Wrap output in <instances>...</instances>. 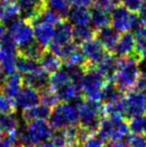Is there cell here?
Masks as SVG:
<instances>
[{
    "label": "cell",
    "instance_id": "836d02e7",
    "mask_svg": "<svg viewBox=\"0 0 146 147\" xmlns=\"http://www.w3.org/2000/svg\"><path fill=\"white\" fill-rule=\"evenodd\" d=\"M40 102L52 109L58 103H60V101H59L56 92L50 86H48L40 91Z\"/></svg>",
    "mask_w": 146,
    "mask_h": 147
},
{
    "label": "cell",
    "instance_id": "44dd1931",
    "mask_svg": "<svg viewBox=\"0 0 146 147\" xmlns=\"http://www.w3.org/2000/svg\"><path fill=\"white\" fill-rule=\"evenodd\" d=\"M39 66L48 74L59 70L62 67V60L48 49H44L38 59Z\"/></svg>",
    "mask_w": 146,
    "mask_h": 147
},
{
    "label": "cell",
    "instance_id": "ba28073f",
    "mask_svg": "<svg viewBox=\"0 0 146 147\" xmlns=\"http://www.w3.org/2000/svg\"><path fill=\"white\" fill-rule=\"evenodd\" d=\"M110 24L119 33L129 32L139 25V18L136 13L116 5L110 12Z\"/></svg>",
    "mask_w": 146,
    "mask_h": 147
},
{
    "label": "cell",
    "instance_id": "9a60e30c",
    "mask_svg": "<svg viewBox=\"0 0 146 147\" xmlns=\"http://www.w3.org/2000/svg\"><path fill=\"white\" fill-rule=\"evenodd\" d=\"M20 17V9L15 0H0V23L8 25Z\"/></svg>",
    "mask_w": 146,
    "mask_h": 147
},
{
    "label": "cell",
    "instance_id": "ee69618b",
    "mask_svg": "<svg viewBox=\"0 0 146 147\" xmlns=\"http://www.w3.org/2000/svg\"><path fill=\"white\" fill-rule=\"evenodd\" d=\"M71 5L77 6H84V7H89L93 4L92 0H69Z\"/></svg>",
    "mask_w": 146,
    "mask_h": 147
},
{
    "label": "cell",
    "instance_id": "603a6c76",
    "mask_svg": "<svg viewBox=\"0 0 146 147\" xmlns=\"http://www.w3.org/2000/svg\"><path fill=\"white\" fill-rule=\"evenodd\" d=\"M51 113V108L44 104H37L28 109H24L22 112V118L25 123L35 120H47L49 119Z\"/></svg>",
    "mask_w": 146,
    "mask_h": 147
},
{
    "label": "cell",
    "instance_id": "f546056e",
    "mask_svg": "<svg viewBox=\"0 0 146 147\" xmlns=\"http://www.w3.org/2000/svg\"><path fill=\"white\" fill-rule=\"evenodd\" d=\"M39 67L40 66H39V62L37 60L31 59L21 54H19L17 61H16V72L20 73L22 76L34 71Z\"/></svg>",
    "mask_w": 146,
    "mask_h": 147
},
{
    "label": "cell",
    "instance_id": "5bb4252c",
    "mask_svg": "<svg viewBox=\"0 0 146 147\" xmlns=\"http://www.w3.org/2000/svg\"><path fill=\"white\" fill-rule=\"evenodd\" d=\"M23 85V77L21 74L15 71L11 74L5 75L4 79L2 80L1 85H0V89L6 96L14 101V98L17 96Z\"/></svg>",
    "mask_w": 146,
    "mask_h": 147
},
{
    "label": "cell",
    "instance_id": "83f0119b",
    "mask_svg": "<svg viewBox=\"0 0 146 147\" xmlns=\"http://www.w3.org/2000/svg\"><path fill=\"white\" fill-rule=\"evenodd\" d=\"M133 37L135 41V53L143 56L146 53V24H139L133 29Z\"/></svg>",
    "mask_w": 146,
    "mask_h": 147
},
{
    "label": "cell",
    "instance_id": "277c9868",
    "mask_svg": "<svg viewBox=\"0 0 146 147\" xmlns=\"http://www.w3.org/2000/svg\"><path fill=\"white\" fill-rule=\"evenodd\" d=\"M108 79L93 65H87L84 69L80 82V90L83 98L89 100H99L101 91Z\"/></svg>",
    "mask_w": 146,
    "mask_h": 147
},
{
    "label": "cell",
    "instance_id": "9c48e42d",
    "mask_svg": "<svg viewBox=\"0 0 146 147\" xmlns=\"http://www.w3.org/2000/svg\"><path fill=\"white\" fill-rule=\"evenodd\" d=\"M19 56V49L11 37L6 33L0 41V65L6 75L16 71V61Z\"/></svg>",
    "mask_w": 146,
    "mask_h": 147
},
{
    "label": "cell",
    "instance_id": "3957f363",
    "mask_svg": "<svg viewBox=\"0 0 146 147\" xmlns=\"http://www.w3.org/2000/svg\"><path fill=\"white\" fill-rule=\"evenodd\" d=\"M76 105L79 115V126L90 133L97 132L103 117V104L101 101L80 98L76 101Z\"/></svg>",
    "mask_w": 146,
    "mask_h": 147
},
{
    "label": "cell",
    "instance_id": "cb8c5ba5",
    "mask_svg": "<svg viewBox=\"0 0 146 147\" xmlns=\"http://www.w3.org/2000/svg\"><path fill=\"white\" fill-rule=\"evenodd\" d=\"M110 24V12L103 8L93 6L90 10V25L95 30L108 26Z\"/></svg>",
    "mask_w": 146,
    "mask_h": 147
},
{
    "label": "cell",
    "instance_id": "7c38bea8",
    "mask_svg": "<svg viewBox=\"0 0 146 147\" xmlns=\"http://www.w3.org/2000/svg\"><path fill=\"white\" fill-rule=\"evenodd\" d=\"M14 103L21 109H28L40 103V92L37 89L24 84L21 90L14 98Z\"/></svg>",
    "mask_w": 146,
    "mask_h": 147
},
{
    "label": "cell",
    "instance_id": "7a4b0ae2",
    "mask_svg": "<svg viewBox=\"0 0 146 147\" xmlns=\"http://www.w3.org/2000/svg\"><path fill=\"white\" fill-rule=\"evenodd\" d=\"M53 132L54 129L47 120L28 122L21 131H18V143L20 147H35L49 141Z\"/></svg>",
    "mask_w": 146,
    "mask_h": 147
},
{
    "label": "cell",
    "instance_id": "30bf717a",
    "mask_svg": "<svg viewBox=\"0 0 146 147\" xmlns=\"http://www.w3.org/2000/svg\"><path fill=\"white\" fill-rule=\"evenodd\" d=\"M129 92L122 99L123 116L129 118L143 114L145 112L144 93L136 90H128Z\"/></svg>",
    "mask_w": 146,
    "mask_h": 147
},
{
    "label": "cell",
    "instance_id": "8992f818",
    "mask_svg": "<svg viewBox=\"0 0 146 147\" xmlns=\"http://www.w3.org/2000/svg\"><path fill=\"white\" fill-rule=\"evenodd\" d=\"M79 121L77 107L67 102H60L51 109L49 123L54 130L77 125Z\"/></svg>",
    "mask_w": 146,
    "mask_h": 147
},
{
    "label": "cell",
    "instance_id": "681fc988",
    "mask_svg": "<svg viewBox=\"0 0 146 147\" xmlns=\"http://www.w3.org/2000/svg\"><path fill=\"white\" fill-rule=\"evenodd\" d=\"M115 1H116V2H117V1H119V0H115Z\"/></svg>",
    "mask_w": 146,
    "mask_h": 147
},
{
    "label": "cell",
    "instance_id": "b9f144b4",
    "mask_svg": "<svg viewBox=\"0 0 146 147\" xmlns=\"http://www.w3.org/2000/svg\"><path fill=\"white\" fill-rule=\"evenodd\" d=\"M106 147H128V145L126 139H120L106 142Z\"/></svg>",
    "mask_w": 146,
    "mask_h": 147
},
{
    "label": "cell",
    "instance_id": "f6af8a7d",
    "mask_svg": "<svg viewBox=\"0 0 146 147\" xmlns=\"http://www.w3.org/2000/svg\"><path fill=\"white\" fill-rule=\"evenodd\" d=\"M6 34V31H5V28H4V25L2 23H0V41L1 39L3 38V36Z\"/></svg>",
    "mask_w": 146,
    "mask_h": 147
},
{
    "label": "cell",
    "instance_id": "7dc6e473",
    "mask_svg": "<svg viewBox=\"0 0 146 147\" xmlns=\"http://www.w3.org/2000/svg\"><path fill=\"white\" fill-rule=\"evenodd\" d=\"M141 65L145 68V71H146V53L143 56H141Z\"/></svg>",
    "mask_w": 146,
    "mask_h": 147
},
{
    "label": "cell",
    "instance_id": "74e56055",
    "mask_svg": "<svg viewBox=\"0 0 146 147\" xmlns=\"http://www.w3.org/2000/svg\"><path fill=\"white\" fill-rule=\"evenodd\" d=\"M143 1L144 0H119L121 6L133 13H137L139 11Z\"/></svg>",
    "mask_w": 146,
    "mask_h": 147
},
{
    "label": "cell",
    "instance_id": "c3c4849f",
    "mask_svg": "<svg viewBox=\"0 0 146 147\" xmlns=\"http://www.w3.org/2000/svg\"><path fill=\"white\" fill-rule=\"evenodd\" d=\"M144 101H145V111H146V92L144 94Z\"/></svg>",
    "mask_w": 146,
    "mask_h": 147
},
{
    "label": "cell",
    "instance_id": "ac0fdd59",
    "mask_svg": "<svg viewBox=\"0 0 146 147\" xmlns=\"http://www.w3.org/2000/svg\"><path fill=\"white\" fill-rule=\"evenodd\" d=\"M96 38L98 39L102 46L105 48L106 51L112 52L117 40H118L120 33L117 30H115L112 26H105L101 29L96 30Z\"/></svg>",
    "mask_w": 146,
    "mask_h": 147
},
{
    "label": "cell",
    "instance_id": "52a82bcc",
    "mask_svg": "<svg viewBox=\"0 0 146 147\" xmlns=\"http://www.w3.org/2000/svg\"><path fill=\"white\" fill-rule=\"evenodd\" d=\"M7 30L8 35L15 42L19 50L35 42L33 27H32L31 23L27 20L17 18L16 20L8 24Z\"/></svg>",
    "mask_w": 146,
    "mask_h": 147
},
{
    "label": "cell",
    "instance_id": "d6986e66",
    "mask_svg": "<svg viewBox=\"0 0 146 147\" xmlns=\"http://www.w3.org/2000/svg\"><path fill=\"white\" fill-rule=\"evenodd\" d=\"M34 31V40L43 49L49 46L54 37V26L49 24H36L32 25Z\"/></svg>",
    "mask_w": 146,
    "mask_h": 147
},
{
    "label": "cell",
    "instance_id": "bcb514c9",
    "mask_svg": "<svg viewBox=\"0 0 146 147\" xmlns=\"http://www.w3.org/2000/svg\"><path fill=\"white\" fill-rule=\"evenodd\" d=\"M5 72H4V70H3V68L1 67V65H0V85H1V83H2V80L4 79V77H5Z\"/></svg>",
    "mask_w": 146,
    "mask_h": 147
},
{
    "label": "cell",
    "instance_id": "8fae6325",
    "mask_svg": "<svg viewBox=\"0 0 146 147\" xmlns=\"http://www.w3.org/2000/svg\"><path fill=\"white\" fill-rule=\"evenodd\" d=\"M81 51L88 65H95L106 53V50L97 38H91L81 43Z\"/></svg>",
    "mask_w": 146,
    "mask_h": 147
},
{
    "label": "cell",
    "instance_id": "ffe728a7",
    "mask_svg": "<svg viewBox=\"0 0 146 147\" xmlns=\"http://www.w3.org/2000/svg\"><path fill=\"white\" fill-rule=\"evenodd\" d=\"M73 40V26L68 21L61 20L54 26V37L51 43L62 45Z\"/></svg>",
    "mask_w": 146,
    "mask_h": 147
},
{
    "label": "cell",
    "instance_id": "8d00e7d4",
    "mask_svg": "<svg viewBox=\"0 0 146 147\" xmlns=\"http://www.w3.org/2000/svg\"><path fill=\"white\" fill-rule=\"evenodd\" d=\"M79 147H106V143L100 138L99 135L91 133L84 139Z\"/></svg>",
    "mask_w": 146,
    "mask_h": 147
},
{
    "label": "cell",
    "instance_id": "60d3db41",
    "mask_svg": "<svg viewBox=\"0 0 146 147\" xmlns=\"http://www.w3.org/2000/svg\"><path fill=\"white\" fill-rule=\"evenodd\" d=\"M134 88L140 92H146V71H141L135 82Z\"/></svg>",
    "mask_w": 146,
    "mask_h": 147
},
{
    "label": "cell",
    "instance_id": "2e32d148",
    "mask_svg": "<svg viewBox=\"0 0 146 147\" xmlns=\"http://www.w3.org/2000/svg\"><path fill=\"white\" fill-rule=\"evenodd\" d=\"M22 77H23V82L25 85L31 86L37 89L39 92L49 86V74L41 67L37 68L36 70L30 73L25 74Z\"/></svg>",
    "mask_w": 146,
    "mask_h": 147
},
{
    "label": "cell",
    "instance_id": "ab89813d",
    "mask_svg": "<svg viewBox=\"0 0 146 147\" xmlns=\"http://www.w3.org/2000/svg\"><path fill=\"white\" fill-rule=\"evenodd\" d=\"M93 1L94 6H97V7L103 8L108 11H111L113 7L116 6L117 2L115 0H92Z\"/></svg>",
    "mask_w": 146,
    "mask_h": 147
},
{
    "label": "cell",
    "instance_id": "4dcf8cb0",
    "mask_svg": "<svg viewBox=\"0 0 146 147\" xmlns=\"http://www.w3.org/2000/svg\"><path fill=\"white\" fill-rule=\"evenodd\" d=\"M18 127L19 121L15 113L0 114V135L17 130Z\"/></svg>",
    "mask_w": 146,
    "mask_h": 147
},
{
    "label": "cell",
    "instance_id": "f35d334b",
    "mask_svg": "<svg viewBox=\"0 0 146 147\" xmlns=\"http://www.w3.org/2000/svg\"><path fill=\"white\" fill-rule=\"evenodd\" d=\"M128 147H146V137L145 135H134L127 140Z\"/></svg>",
    "mask_w": 146,
    "mask_h": 147
},
{
    "label": "cell",
    "instance_id": "7402d4cb",
    "mask_svg": "<svg viewBox=\"0 0 146 147\" xmlns=\"http://www.w3.org/2000/svg\"><path fill=\"white\" fill-rule=\"evenodd\" d=\"M20 9V17L30 21L43 7V0H17Z\"/></svg>",
    "mask_w": 146,
    "mask_h": 147
},
{
    "label": "cell",
    "instance_id": "d590c367",
    "mask_svg": "<svg viewBox=\"0 0 146 147\" xmlns=\"http://www.w3.org/2000/svg\"><path fill=\"white\" fill-rule=\"evenodd\" d=\"M16 113V105L12 99L7 97L0 89V114Z\"/></svg>",
    "mask_w": 146,
    "mask_h": 147
},
{
    "label": "cell",
    "instance_id": "d4e9b609",
    "mask_svg": "<svg viewBox=\"0 0 146 147\" xmlns=\"http://www.w3.org/2000/svg\"><path fill=\"white\" fill-rule=\"evenodd\" d=\"M117 65V59L111 53L106 52L104 54V56L102 57L95 65H93L94 67H96L108 80H112L113 74L115 72Z\"/></svg>",
    "mask_w": 146,
    "mask_h": 147
},
{
    "label": "cell",
    "instance_id": "e575fe53",
    "mask_svg": "<svg viewBox=\"0 0 146 147\" xmlns=\"http://www.w3.org/2000/svg\"><path fill=\"white\" fill-rule=\"evenodd\" d=\"M18 131L17 129L0 135V147H19Z\"/></svg>",
    "mask_w": 146,
    "mask_h": 147
},
{
    "label": "cell",
    "instance_id": "1f68e13d",
    "mask_svg": "<svg viewBox=\"0 0 146 147\" xmlns=\"http://www.w3.org/2000/svg\"><path fill=\"white\" fill-rule=\"evenodd\" d=\"M96 30L90 24L82 26H73V41L76 43H83L93 38Z\"/></svg>",
    "mask_w": 146,
    "mask_h": 147
},
{
    "label": "cell",
    "instance_id": "5b68a950",
    "mask_svg": "<svg viewBox=\"0 0 146 147\" xmlns=\"http://www.w3.org/2000/svg\"><path fill=\"white\" fill-rule=\"evenodd\" d=\"M97 133L104 142L126 139L129 135L128 124L123 116L103 115Z\"/></svg>",
    "mask_w": 146,
    "mask_h": 147
},
{
    "label": "cell",
    "instance_id": "484cf974",
    "mask_svg": "<svg viewBox=\"0 0 146 147\" xmlns=\"http://www.w3.org/2000/svg\"><path fill=\"white\" fill-rule=\"evenodd\" d=\"M122 90H120L111 80H108L105 84L104 88L101 91L100 95V101L102 104H108V103H115L122 100L123 98Z\"/></svg>",
    "mask_w": 146,
    "mask_h": 147
},
{
    "label": "cell",
    "instance_id": "7bdbcfd3",
    "mask_svg": "<svg viewBox=\"0 0 146 147\" xmlns=\"http://www.w3.org/2000/svg\"><path fill=\"white\" fill-rule=\"evenodd\" d=\"M138 18L139 21L143 24H146V0H144L141 5L140 9L138 11Z\"/></svg>",
    "mask_w": 146,
    "mask_h": 147
},
{
    "label": "cell",
    "instance_id": "6da1fadb",
    "mask_svg": "<svg viewBox=\"0 0 146 147\" xmlns=\"http://www.w3.org/2000/svg\"><path fill=\"white\" fill-rule=\"evenodd\" d=\"M140 72V63L135 55L119 58L111 81L120 90L128 91L134 87Z\"/></svg>",
    "mask_w": 146,
    "mask_h": 147
},
{
    "label": "cell",
    "instance_id": "e0dca14e",
    "mask_svg": "<svg viewBox=\"0 0 146 147\" xmlns=\"http://www.w3.org/2000/svg\"><path fill=\"white\" fill-rule=\"evenodd\" d=\"M67 21L72 26H82L90 24V9L89 7L72 5L69 8L66 15Z\"/></svg>",
    "mask_w": 146,
    "mask_h": 147
},
{
    "label": "cell",
    "instance_id": "4316f807",
    "mask_svg": "<svg viewBox=\"0 0 146 147\" xmlns=\"http://www.w3.org/2000/svg\"><path fill=\"white\" fill-rule=\"evenodd\" d=\"M62 20V18L59 15L55 14L54 12L50 11L49 9L45 7H42L39 12L30 20L31 25H36V24H49V25L55 26Z\"/></svg>",
    "mask_w": 146,
    "mask_h": 147
},
{
    "label": "cell",
    "instance_id": "4fadbf2b",
    "mask_svg": "<svg viewBox=\"0 0 146 147\" xmlns=\"http://www.w3.org/2000/svg\"><path fill=\"white\" fill-rule=\"evenodd\" d=\"M112 52L114 53L113 55L118 58L135 55V41L133 34L130 31L121 33Z\"/></svg>",
    "mask_w": 146,
    "mask_h": 147
},
{
    "label": "cell",
    "instance_id": "d6a6232c",
    "mask_svg": "<svg viewBox=\"0 0 146 147\" xmlns=\"http://www.w3.org/2000/svg\"><path fill=\"white\" fill-rule=\"evenodd\" d=\"M129 132L134 135H145L146 134V114H139L129 118L127 122Z\"/></svg>",
    "mask_w": 146,
    "mask_h": 147
},
{
    "label": "cell",
    "instance_id": "f1b7e54d",
    "mask_svg": "<svg viewBox=\"0 0 146 147\" xmlns=\"http://www.w3.org/2000/svg\"><path fill=\"white\" fill-rule=\"evenodd\" d=\"M70 6L69 0H43V7L54 12L61 18L66 17Z\"/></svg>",
    "mask_w": 146,
    "mask_h": 147
}]
</instances>
